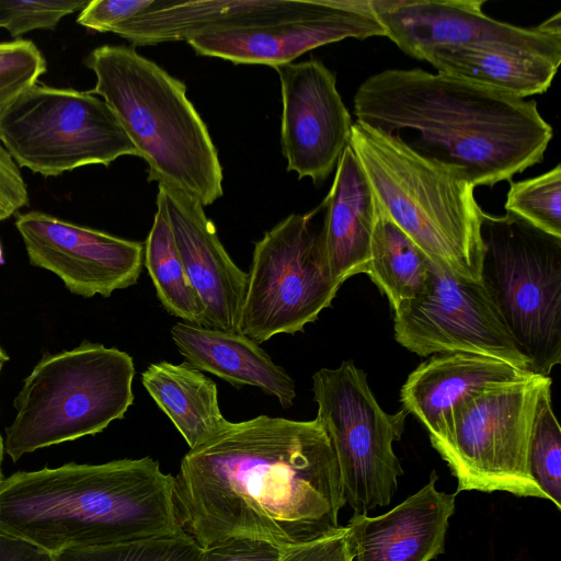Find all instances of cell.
Masks as SVG:
<instances>
[{"mask_svg":"<svg viewBox=\"0 0 561 561\" xmlns=\"http://www.w3.org/2000/svg\"><path fill=\"white\" fill-rule=\"evenodd\" d=\"M173 499L179 525L202 549L241 538L286 551L336 533L346 504L321 422L268 415L229 422L190 449Z\"/></svg>","mask_w":561,"mask_h":561,"instance_id":"obj_1","label":"cell"},{"mask_svg":"<svg viewBox=\"0 0 561 561\" xmlns=\"http://www.w3.org/2000/svg\"><path fill=\"white\" fill-rule=\"evenodd\" d=\"M354 114L474 187L511 181L541 162L553 137L536 101L420 68L368 77L354 95Z\"/></svg>","mask_w":561,"mask_h":561,"instance_id":"obj_2","label":"cell"},{"mask_svg":"<svg viewBox=\"0 0 561 561\" xmlns=\"http://www.w3.org/2000/svg\"><path fill=\"white\" fill-rule=\"evenodd\" d=\"M173 486L151 457L19 471L0 484V530L51 553L175 536Z\"/></svg>","mask_w":561,"mask_h":561,"instance_id":"obj_3","label":"cell"},{"mask_svg":"<svg viewBox=\"0 0 561 561\" xmlns=\"http://www.w3.org/2000/svg\"><path fill=\"white\" fill-rule=\"evenodd\" d=\"M83 64L100 95L148 164V181L180 191L204 207L224 194V173L208 128L186 85L131 46L103 45Z\"/></svg>","mask_w":561,"mask_h":561,"instance_id":"obj_4","label":"cell"},{"mask_svg":"<svg viewBox=\"0 0 561 561\" xmlns=\"http://www.w3.org/2000/svg\"><path fill=\"white\" fill-rule=\"evenodd\" d=\"M350 147L382 210L427 257L465 279L481 282L483 210L476 187L397 137L357 122Z\"/></svg>","mask_w":561,"mask_h":561,"instance_id":"obj_5","label":"cell"},{"mask_svg":"<svg viewBox=\"0 0 561 561\" xmlns=\"http://www.w3.org/2000/svg\"><path fill=\"white\" fill-rule=\"evenodd\" d=\"M135 374L128 353L101 343L83 341L44 354L14 398L4 453L15 462L37 449L101 433L133 404Z\"/></svg>","mask_w":561,"mask_h":561,"instance_id":"obj_6","label":"cell"},{"mask_svg":"<svg viewBox=\"0 0 561 561\" xmlns=\"http://www.w3.org/2000/svg\"><path fill=\"white\" fill-rule=\"evenodd\" d=\"M481 237V284L528 371L549 376L561 363V238L511 211H483Z\"/></svg>","mask_w":561,"mask_h":561,"instance_id":"obj_7","label":"cell"},{"mask_svg":"<svg viewBox=\"0 0 561 561\" xmlns=\"http://www.w3.org/2000/svg\"><path fill=\"white\" fill-rule=\"evenodd\" d=\"M549 376L525 377L480 392L458 405L439 432L434 449L461 491H502L548 500L528 468V449L537 400Z\"/></svg>","mask_w":561,"mask_h":561,"instance_id":"obj_8","label":"cell"},{"mask_svg":"<svg viewBox=\"0 0 561 561\" xmlns=\"http://www.w3.org/2000/svg\"><path fill=\"white\" fill-rule=\"evenodd\" d=\"M0 141L19 168L44 176L139 157L101 98L37 83L0 111Z\"/></svg>","mask_w":561,"mask_h":561,"instance_id":"obj_9","label":"cell"},{"mask_svg":"<svg viewBox=\"0 0 561 561\" xmlns=\"http://www.w3.org/2000/svg\"><path fill=\"white\" fill-rule=\"evenodd\" d=\"M312 392L317 419L339 462L346 503L360 513L388 506L404 473L393 443L401 439L409 413L404 409L387 413L366 373L353 360L316 371Z\"/></svg>","mask_w":561,"mask_h":561,"instance_id":"obj_10","label":"cell"},{"mask_svg":"<svg viewBox=\"0 0 561 561\" xmlns=\"http://www.w3.org/2000/svg\"><path fill=\"white\" fill-rule=\"evenodd\" d=\"M291 214L255 242L239 332L257 344L295 334L331 307L341 285L323 274L312 218Z\"/></svg>","mask_w":561,"mask_h":561,"instance_id":"obj_11","label":"cell"},{"mask_svg":"<svg viewBox=\"0 0 561 561\" xmlns=\"http://www.w3.org/2000/svg\"><path fill=\"white\" fill-rule=\"evenodd\" d=\"M373 36L386 32L370 0H282L254 20L205 31L186 42L198 55L275 68L323 45Z\"/></svg>","mask_w":561,"mask_h":561,"instance_id":"obj_12","label":"cell"},{"mask_svg":"<svg viewBox=\"0 0 561 561\" xmlns=\"http://www.w3.org/2000/svg\"><path fill=\"white\" fill-rule=\"evenodd\" d=\"M393 329L396 341L420 356L471 353L529 368L481 282L433 261L423 291L394 310Z\"/></svg>","mask_w":561,"mask_h":561,"instance_id":"obj_13","label":"cell"},{"mask_svg":"<svg viewBox=\"0 0 561 561\" xmlns=\"http://www.w3.org/2000/svg\"><path fill=\"white\" fill-rule=\"evenodd\" d=\"M485 0H370L389 37L414 57L433 46L500 47L561 61V13L534 27L490 18Z\"/></svg>","mask_w":561,"mask_h":561,"instance_id":"obj_14","label":"cell"},{"mask_svg":"<svg viewBox=\"0 0 561 561\" xmlns=\"http://www.w3.org/2000/svg\"><path fill=\"white\" fill-rule=\"evenodd\" d=\"M15 227L30 263L58 276L73 295L110 297L137 284L144 243L123 239L33 210L18 214Z\"/></svg>","mask_w":561,"mask_h":561,"instance_id":"obj_15","label":"cell"},{"mask_svg":"<svg viewBox=\"0 0 561 561\" xmlns=\"http://www.w3.org/2000/svg\"><path fill=\"white\" fill-rule=\"evenodd\" d=\"M282 91V151L287 171L321 184L350 145L353 121L334 75L318 59L276 66Z\"/></svg>","mask_w":561,"mask_h":561,"instance_id":"obj_16","label":"cell"},{"mask_svg":"<svg viewBox=\"0 0 561 561\" xmlns=\"http://www.w3.org/2000/svg\"><path fill=\"white\" fill-rule=\"evenodd\" d=\"M158 192L187 278L204 307L203 327L239 332L248 273L227 253L199 202L163 184Z\"/></svg>","mask_w":561,"mask_h":561,"instance_id":"obj_17","label":"cell"},{"mask_svg":"<svg viewBox=\"0 0 561 561\" xmlns=\"http://www.w3.org/2000/svg\"><path fill=\"white\" fill-rule=\"evenodd\" d=\"M437 480L433 471L424 486L381 515L354 512L346 525L353 561H431L442 554L457 493L439 491Z\"/></svg>","mask_w":561,"mask_h":561,"instance_id":"obj_18","label":"cell"},{"mask_svg":"<svg viewBox=\"0 0 561 561\" xmlns=\"http://www.w3.org/2000/svg\"><path fill=\"white\" fill-rule=\"evenodd\" d=\"M335 168L331 188L320 205L324 219L317 250L324 276L342 286L347 278L367 272L379 204L350 145Z\"/></svg>","mask_w":561,"mask_h":561,"instance_id":"obj_19","label":"cell"},{"mask_svg":"<svg viewBox=\"0 0 561 561\" xmlns=\"http://www.w3.org/2000/svg\"><path fill=\"white\" fill-rule=\"evenodd\" d=\"M528 374L480 354H436L408 376L400 390V401L402 409L413 414L433 437L458 405L484 390Z\"/></svg>","mask_w":561,"mask_h":561,"instance_id":"obj_20","label":"cell"},{"mask_svg":"<svg viewBox=\"0 0 561 561\" xmlns=\"http://www.w3.org/2000/svg\"><path fill=\"white\" fill-rule=\"evenodd\" d=\"M171 337L190 365L234 387L253 386L274 397L284 409L294 404L296 385L260 344L239 332L183 321L172 325Z\"/></svg>","mask_w":561,"mask_h":561,"instance_id":"obj_21","label":"cell"},{"mask_svg":"<svg viewBox=\"0 0 561 561\" xmlns=\"http://www.w3.org/2000/svg\"><path fill=\"white\" fill-rule=\"evenodd\" d=\"M414 58L430 62L438 72L458 77L524 99L546 92L560 62L500 47L433 46Z\"/></svg>","mask_w":561,"mask_h":561,"instance_id":"obj_22","label":"cell"},{"mask_svg":"<svg viewBox=\"0 0 561 561\" xmlns=\"http://www.w3.org/2000/svg\"><path fill=\"white\" fill-rule=\"evenodd\" d=\"M141 382L190 449L206 443L229 424L220 411L216 382L187 362L152 363L141 373Z\"/></svg>","mask_w":561,"mask_h":561,"instance_id":"obj_23","label":"cell"},{"mask_svg":"<svg viewBox=\"0 0 561 561\" xmlns=\"http://www.w3.org/2000/svg\"><path fill=\"white\" fill-rule=\"evenodd\" d=\"M430 263L427 255L379 205L366 274L387 296L393 311L423 291L428 279Z\"/></svg>","mask_w":561,"mask_h":561,"instance_id":"obj_24","label":"cell"},{"mask_svg":"<svg viewBox=\"0 0 561 561\" xmlns=\"http://www.w3.org/2000/svg\"><path fill=\"white\" fill-rule=\"evenodd\" d=\"M144 263L163 308L183 322L203 327L204 307L187 278L160 192L153 224L144 244Z\"/></svg>","mask_w":561,"mask_h":561,"instance_id":"obj_25","label":"cell"},{"mask_svg":"<svg viewBox=\"0 0 561 561\" xmlns=\"http://www.w3.org/2000/svg\"><path fill=\"white\" fill-rule=\"evenodd\" d=\"M551 383L539 392L528 449L531 478L561 510V428L552 409Z\"/></svg>","mask_w":561,"mask_h":561,"instance_id":"obj_26","label":"cell"},{"mask_svg":"<svg viewBox=\"0 0 561 561\" xmlns=\"http://www.w3.org/2000/svg\"><path fill=\"white\" fill-rule=\"evenodd\" d=\"M203 549L185 533L138 541L70 547L53 561H199Z\"/></svg>","mask_w":561,"mask_h":561,"instance_id":"obj_27","label":"cell"},{"mask_svg":"<svg viewBox=\"0 0 561 561\" xmlns=\"http://www.w3.org/2000/svg\"><path fill=\"white\" fill-rule=\"evenodd\" d=\"M510 182L506 211L561 238V165L536 178Z\"/></svg>","mask_w":561,"mask_h":561,"instance_id":"obj_28","label":"cell"},{"mask_svg":"<svg viewBox=\"0 0 561 561\" xmlns=\"http://www.w3.org/2000/svg\"><path fill=\"white\" fill-rule=\"evenodd\" d=\"M46 70V58L33 41L0 42V111L35 85Z\"/></svg>","mask_w":561,"mask_h":561,"instance_id":"obj_29","label":"cell"},{"mask_svg":"<svg viewBox=\"0 0 561 561\" xmlns=\"http://www.w3.org/2000/svg\"><path fill=\"white\" fill-rule=\"evenodd\" d=\"M87 0H0V27L18 39L34 30L56 28L68 14L81 11Z\"/></svg>","mask_w":561,"mask_h":561,"instance_id":"obj_30","label":"cell"},{"mask_svg":"<svg viewBox=\"0 0 561 561\" xmlns=\"http://www.w3.org/2000/svg\"><path fill=\"white\" fill-rule=\"evenodd\" d=\"M156 0H91L80 11L77 23L94 32L112 30L137 15L149 11Z\"/></svg>","mask_w":561,"mask_h":561,"instance_id":"obj_31","label":"cell"},{"mask_svg":"<svg viewBox=\"0 0 561 561\" xmlns=\"http://www.w3.org/2000/svg\"><path fill=\"white\" fill-rule=\"evenodd\" d=\"M282 553L265 541L230 538L204 548L199 561H278Z\"/></svg>","mask_w":561,"mask_h":561,"instance_id":"obj_32","label":"cell"},{"mask_svg":"<svg viewBox=\"0 0 561 561\" xmlns=\"http://www.w3.org/2000/svg\"><path fill=\"white\" fill-rule=\"evenodd\" d=\"M28 202L20 168L0 141V221L18 214Z\"/></svg>","mask_w":561,"mask_h":561,"instance_id":"obj_33","label":"cell"},{"mask_svg":"<svg viewBox=\"0 0 561 561\" xmlns=\"http://www.w3.org/2000/svg\"><path fill=\"white\" fill-rule=\"evenodd\" d=\"M278 561H353L348 530L342 526L333 535L283 551Z\"/></svg>","mask_w":561,"mask_h":561,"instance_id":"obj_34","label":"cell"},{"mask_svg":"<svg viewBox=\"0 0 561 561\" xmlns=\"http://www.w3.org/2000/svg\"><path fill=\"white\" fill-rule=\"evenodd\" d=\"M0 561H53V553L26 539L0 530Z\"/></svg>","mask_w":561,"mask_h":561,"instance_id":"obj_35","label":"cell"},{"mask_svg":"<svg viewBox=\"0 0 561 561\" xmlns=\"http://www.w3.org/2000/svg\"><path fill=\"white\" fill-rule=\"evenodd\" d=\"M8 360H9V356L0 345V371L3 367V365L5 364V362H8Z\"/></svg>","mask_w":561,"mask_h":561,"instance_id":"obj_36","label":"cell"},{"mask_svg":"<svg viewBox=\"0 0 561 561\" xmlns=\"http://www.w3.org/2000/svg\"><path fill=\"white\" fill-rule=\"evenodd\" d=\"M3 438L1 437L0 435V467H1V462H2V459H3Z\"/></svg>","mask_w":561,"mask_h":561,"instance_id":"obj_37","label":"cell"},{"mask_svg":"<svg viewBox=\"0 0 561 561\" xmlns=\"http://www.w3.org/2000/svg\"><path fill=\"white\" fill-rule=\"evenodd\" d=\"M0 264H3V255H2L1 243H0Z\"/></svg>","mask_w":561,"mask_h":561,"instance_id":"obj_38","label":"cell"},{"mask_svg":"<svg viewBox=\"0 0 561 561\" xmlns=\"http://www.w3.org/2000/svg\"><path fill=\"white\" fill-rule=\"evenodd\" d=\"M2 480H3V478H2L1 468H0V484H1Z\"/></svg>","mask_w":561,"mask_h":561,"instance_id":"obj_39","label":"cell"}]
</instances>
